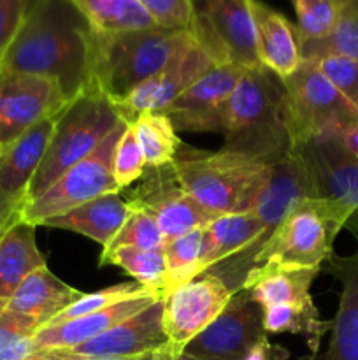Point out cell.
Wrapping results in <instances>:
<instances>
[{"mask_svg": "<svg viewBox=\"0 0 358 360\" xmlns=\"http://www.w3.org/2000/svg\"><path fill=\"white\" fill-rule=\"evenodd\" d=\"M0 150H2V148H0Z\"/></svg>", "mask_w": 358, "mask_h": 360, "instance_id": "obj_45", "label": "cell"}, {"mask_svg": "<svg viewBox=\"0 0 358 360\" xmlns=\"http://www.w3.org/2000/svg\"><path fill=\"white\" fill-rule=\"evenodd\" d=\"M91 34L114 35L154 28L142 0H72Z\"/></svg>", "mask_w": 358, "mask_h": 360, "instance_id": "obj_26", "label": "cell"}, {"mask_svg": "<svg viewBox=\"0 0 358 360\" xmlns=\"http://www.w3.org/2000/svg\"><path fill=\"white\" fill-rule=\"evenodd\" d=\"M28 0H0V63L16 37Z\"/></svg>", "mask_w": 358, "mask_h": 360, "instance_id": "obj_39", "label": "cell"}, {"mask_svg": "<svg viewBox=\"0 0 358 360\" xmlns=\"http://www.w3.org/2000/svg\"><path fill=\"white\" fill-rule=\"evenodd\" d=\"M288 352L283 347H277V345L270 343L267 338H263L260 343H256L255 347L249 350V354L246 355L244 360H286Z\"/></svg>", "mask_w": 358, "mask_h": 360, "instance_id": "obj_40", "label": "cell"}, {"mask_svg": "<svg viewBox=\"0 0 358 360\" xmlns=\"http://www.w3.org/2000/svg\"><path fill=\"white\" fill-rule=\"evenodd\" d=\"M193 6L190 34L214 65L235 63L246 70L262 67L248 0H206Z\"/></svg>", "mask_w": 358, "mask_h": 360, "instance_id": "obj_9", "label": "cell"}, {"mask_svg": "<svg viewBox=\"0 0 358 360\" xmlns=\"http://www.w3.org/2000/svg\"><path fill=\"white\" fill-rule=\"evenodd\" d=\"M192 39L190 32L160 28L98 35L90 32V83L112 104L128 97L137 86L160 72Z\"/></svg>", "mask_w": 358, "mask_h": 360, "instance_id": "obj_3", "label": "cell"}, {"mask_svg": "<svg viewBox=\"0 0 358 360\" xmlns=\"http://www.w3.org/2000/svg\"><path fill=\"white\" fill-rule=\"evenodd\" d=\"M130 213H132V207L119 197V193H109V195L90 200L69 213L49 218L42 225L83 234L91 241L98 243L102 250H105L114 241Z\"/></svg>", "mask_w": 358, "mask_h": 360, "instance_id": "obj_23", "label": "cell"}, {"mask_svg": "<svg viewBox=\"0 0 358 360\" xmlns=\"http://www.w3.org/2000/svg\"><path fill=\"white\" fill-rule=\"evenodd\" d=\"M316 65L358 111V62L346 58H326L316 62Z\"/></svg>", "mask_w": 358, "mask_h": 360, "instance_id": "obj_37", "label": "cell"}, {"mask_svg": "<svg viewBox=\"0 0 358 360\" xmlns=\"http://www.w3.org/2000/svg\"><path fill=\"white\" fill-rule=\"evenodd\" d=\"M34 352V338L0 319V360H25Z\"/></svg>", "mask_w": 358, "mask_h": 360, "instance_id": "obj_38", "label": "cell"}, {"mask_svg": "<svg viewBox=\"0 0 358 360\" xmlns=\"http://www.w3.org/2000/svg\"><path fill=\"white\" fill-rule=\"evenodd\" d=\"M160 299H164L160 292L142 290L111 308L102 309V311L90 313L86 316L58 323V326L42 327L34 336L35 350H72V348L100 336L111 327L132 319L133 315L144 311Z\"/></svg>", "mask_w": 358, "mask_h": 360, "instance_id": "obj_19", "label": "cell"}, {"mask_svg": "<svg viewBox=\"0 0 358 360\" xmlns=\"http://www.w3.org/2000/svg\"><path fill=\"white\" fill-rule=\"evenodd\" d=\"M83 294L84 292L67 285L56 274H53L48 266H44L25 278L4 309L34 320L42 329L58 313L83 297Z\"/></svg>", "mask_w": 358, "mask_h": 360, "instance_id": "obj_22", "label": "cell"}, {"mask_svg": "<svg viewBox=\"0 0 358 360\" xmlns=\"http://www.w3.org/2000/svg\"><path fill=\"white\" fill-rule=\"evenodd\" d=\"M0 236H2V234H0Z\"/></svg>", "mask_w": 358, "mask_h": 360, "instance_id": "obj_46", "label": "cell"}, {"mask_svg": "<svg viewBox=\"0 0 358 360\" xmlns=\"http://www.w3.org/2000/svg\"><path fill=\"white\" fill-rule=\"evenodd\" d=\"M154 28L167 32H190L195 18L192 0H142Z\"/></svg>", "mask_w": 358, "mask_h": 360, "instance_id": "obj_36", "label": "cell"}, {"mask_svg": "<svg viewBox=\"0 0 358 360\" xmlns=\"http://www.w3.org/2000/svg\"><path fill=\"white\" fill-rule=\"evenodd\" d=\"M350 218V211L337 200L321 197L300 200L258 253L253 269L265 264L321 269L333 255L336 238Z\"/></svg>", "mask_w": 358, "mask_h": 360, "instance_id": "obj_6", "label": "cell"}, {"mask_svg": "<svg viewBox=\"0 0 358 360\" xmlns=\"http://www.w3.org/2000/svg\"><path fill=\"white\" fill-rule=\"evenodd\" d=\"M147 290V288L140 287L137 281H130V283H118L112 285V287L102 288V290L91 292V294H83V297L77 299L76 302L69 306V308L63 309L62 313L55 316L51 322H48L46 326H58V323H65L69 320L79 319V316H86L90 313L102 311L105 308H111V306L118 304V302L125 301V299L132 297V295L139 294V292ZM44 326V327H46Z\"/></svg>", "mask_w": 358, "mask_h": 360, "instance_id": "obj_33", "label": "cell"}, {"mask_svg": "<svg viewBox=\"0 0 358 360\" xmlns=\"http://www.w3.org/2000/svg\"><path fill=\"white\" fill-rule=\"evenodd\" d=\"M25 360H76L69 350H35Z\"/></svg>", "mask_w": 358, "mask_h": 360, "instance_id": "obj_42", "label": "cell"}, {"mask_svg": "<svg viewBox=\"0 0 358 360\" xmlns=\"http://www.w3.org/2000/svg\"><path fill=\"white\" fill-rule=\"evenodd\" d=\"M137 141L146 158V169L172 165L181 148L175 127L164 112H140L133 123Z\"/></svg>", "mask_w": 358, "mask_h": 360, "instance_id": "obj_28", "label": "cell"}, {"mask_svg": "<svg viewBox=\"0 0 358 360\" xmlns=\"http://www.w3.org/2000/svg\"><path fill=\"white\" fill-rule=\"evenodd\" d=\"M288 95L293 151L309 139L325 134L343 136L358 122L354 105L330 83L312 62H304L291 76L283 79Z\"/></svg>", "mask_w": 358, "mask_h": 360, "instance_id": "obj_7", "label": "cell"}, {"mask_svg": "<svg viewBox=\"0 0 358 360\" xmlns=\"http://www.w3.org/2000/svg\"><path fill=\"white\" fill-rule=\"evenodd\" d=\"M146 172V158L137 141L135 130L126 123L125 132L118 139L112 158V174L119 190L126 188L132 183L139 181Z\"/></svg>", "mask_w": 358, "mask_h": 360, "instance_id": "obj_35", "label": "cell"}, {"mask_svg": "<svg viewBox=\"0 0 358 360\" xmlns=\"http://www.w3.org/2000/svg\"><path fill=\"white\" fill-rule=\"evenodd\" d=\"M69 102L53 77L0 72V148L13 144L42 120L58 115Z\"/></svg>", "mask_w": 358, "mask_h": 360, "instance_id": "obj_11", "label": "cell"}, {"mask_svg": "<svg viewBox=\"0 0 358 360\" xmlns=\"http://www.w3.org/2000/svg\"><path fill=\"white\" fill-rule=\"evenodd\" d=\"M319 271L265 264L246 276L242 290L263 309L279 304H309L312 302L311 285Z\"/></svg>", "mask_w": 358, "mask_h": 360, "instance_id": "obj_24", "label": "cell"}, {"mask_svg": "<svg viewBox=\"0 0 358 360\" xmlns=\"http://www.w3.org/2000/svg\"><path fill=\"white\" fill-rule=\"evenodd\" d=\"M121 122L114 104L100 91L84 90L72 98L56 116L48 150L28 192V202L42 195L60 176L93 153Z\"/></svg>", "mask_w": 358, "mask_h": 360, "instance_id": "obj_5", "label": "cell"}, {"mask_svg": "<svg viewBox=\"0 0 358 360\" xmlns=\"http://www.w3.org/2000/svg\"><path fill=\"white\" fill-rule=\"evenodd\" d=\"M132 207V206H130ZM165 238L158 227L157 220L146 211H140L132 207V213L126 218L123 227L119 229L114 241L109 245V248L102 250V253H109L116 248H140V250H154L164 248Z\"/></svg>", "mask_w": 358, "mask_h": 360, "instance_id": "obj_34", "label": "cell"}, {"mask_svg": "<svg viewBox=\"0 0 358 360\" xmlns=\"http://www.w3.org/2000/svg\"><path fill=\"white\" fill-rule=\"evenodd\" d=\"M267 338L263 308L246 290L232 295L216 316L183 352L200 360H244L256 343Z\"/></svg>", "mask_w": 358, "mask_h": 360, "instance_id": "obj_12", "label": "cell"}, {"mask_svg": "<svg viewBox=\"0 0 358 360\" xmlns=\"http://www.w3.org/2000/svg\"><path fill=\"white\" fill-rule=\"evenodd\" d=\"M314 185L316 197L332 199L351 213L346 229L358 243V157L340 141V136L325 134L309 139L300 150Z\"/></svg>", "mask_w": 358, "mask_h": 360, "instance_id": "obj_13", "label": "cell"}, {"mask_svg": "<svg viewBox=\"0 0 358 360\" xmlns=\"http://www.w3.org/2000/svg\"><path fill=\"white\" fill-rule=\"evenodd\" d=\"M213 67H216L213 60L192 35L160 72L144 81L121 102H116L114 108L119 118L130 125L140 112H161Z\"/></svg>", "mask_w": 358, "mask_h": 360, "instance_id": "obj_16", "label": "cell"}, {"mask_svg": "<svg viewBox=\"0 0 358 360\" xmlns=\"http://www.w3.org/2000/svg\"><path fill=\"white\" fill-rule=\"evenodd\" d=\"M0 72L53 77L69 101L90 83V27L72 0L28 2Z\"/></svg>", "mask_w": 358, "mask_h": 360, "instance_id": "obj_1", "label": "cell"}, {"mask_svg": "<svg viewBox=\"0 0 358 360\" xmlns=\"http://www.w3.org/2000/svg\"><path fill=\"white\" fill-rule=\"evenodd\" d=\"M121 267L128 273L140 287L147 290L160 292L164 295L165 280H167V260L164 248L140 250V248H116L109 253H102L98 266Z\"/></svg>", "mask_w": 358, "mask_h": 360, "instance_id": "obj_30", "label": "cell"}, {"mask_svg": "<svg viewBox=\"0 0 358 360\" xmlns=\"http://www.w3.org/2000/svg\"><path fill=\"white\" fill-rule=\"evenodd\" d=\"M168 345L164 329V299H160L132 319L69 350V354L76 360L123 359L161 350Z\"/></svg>", "mask_w": 358, "mask_h": 360, "instance_id": "obj_18", "label": "cell"}, {"mask_svg": "<svg viewBox=\"0 0 358 360\" xmlns=\"http://www.w3.org/2000/svg\"><path fill=\"white\" fill-rule=\"evenodd\" d=\"M56 116L42 120L0 150V234L21 220L34 176L55 130Z\"/></svg>", "mask_w": 358, "mask_h": 360, "instance_id": "obj_14", "label": "cell"}, {"mask_svg": "<svg viewBox=\"0 0 358 360\" xmlns=\"http://www.w3.org/2000/svg\"><path fill=\"white\" fill-rule=\"evenodd\" d=\"M325 271L339 281L340 294L323 360H358V252L347 257L333 253Z\"/></svg>", "mask_w": 358, "mask_h": 360, "instance_id": "obj_20", "label": "cell"}, {"mask_svg": "<svg viewBox=\"0 0 358 360\" xmlns=\"http://www.w3.org/2000/svg\"><path fill=\"white\" fill-rule=\"evenodd\" d=\"M346 0H295L297 39H321L333 30L343 14Z\"/></svg>", "mask_w": 358, "mask_h": 360, "instance_id": "obj_32", "label": "cell"}, {"mask_svg": "<svg viewBox=\"0 0 358 360\" xmlns=\"http://www.w3.org/2000/svg\"><path fill=\"white\" fill-rule=\"evenodd\" d=\"M174 360H200V359H197V357H192V355L185 354V352H179V354L175 355V359H174Z\"/></svg>", "mask_w": 358, "mask_h": 360, "instance_id": "obj_44", "label": "cell"}, {"mask_svg": "<svg viewBox=\"0 0 358 360\" xmlns=\"http://www.w3.org/2000/svg\"><path fill=\"white\" fill-rule=\"evenodd\" d=\"M265 333H291L307 336L309 350L318 354L319 341L332 329V320H323L314 302L309 304H279L263 309Z\"/></svg>", "mask_w": 358, "mask_h": 360, "instance_id": "obj_29", "label": "cell"}, {"mask_svg": "<svg viewBox=\"0 0 358 360\" xmlns=\"http://www.w3.org/2000/svg\"><path fill=\"white\" fill-rule=\"evenodd\" d=\"M125 129L126 123H119L93 153L60 176L42 195L28 202L21 213V220L37 227L49 218L69 213L98 197L119 193L112 174V158Z\"/></svg>", "mask_w": 358, "mask_h": 360, "instance_id": "obj_8", "label": "cell"}, {"mask_svg": "<svg viewBox=\"0 0 358 360\" xmlns=\"http://www.w3.org/2000/svg\"><path fill=\"white\" fill-rule=\"evenodd\" d=\"M179 352L175 350L172 345L168 347L161 348V350L157 352H150V354H144V355H135V357H123V359H104V360H174L175 355Z\"/></svg>", "mask_w": 358, "mask_h": 360, "instance_id": "obj_41", "label": "cell"}, {"mask_svg": "<svg viewBox=\"0 0 358 360\" xmlns=\"http://www.w3.org/2000/svg\"><path fill=\"white\" fill-rule=\"evenodd\" d=\"M232 299L227 285L214 274H202L164 299V329L178 352L216 320Z\"/></svg>", "mask_w": 358, "mask_h": 360, "instance_id": "obj_17", "label": "cell"}, {"mask_svg": "<svg viewBox=\"0 0 358 360\" xmlns=\"http://www.w3.org/2000/svg\"><path fill=\"white\" fill-rule=\"evenodd\" d=\"M300 60L321 62L346 58L358 62V0H346L343 14L329 35L311 41H298Z\"/></svg>", "mask_w": 358, "mask_h": 360, "instance_id": "obj_27", "label": "cell"}, {"mask_svg": "<svg viewBox=\"0 0 358 360\" xmlns=\"http://www.w3.org/2000/svg\"><path fill=\"white\" fill-rule=\"evenodd\" d=\"M244 72L235 63L213 67L161 112L181 132L223 134L228 102Z\"/></svg>", "mask_w": 358, "mask_h": 360, "instance_id": "obj_15", "label": "cell"}, {"mask_svg": "<svg viewBox=\"0 0 358 360\" xmlns=\"http://www.w3.org/2000/svg\"><path fill=\"white\" fill-rule=\"evenodd\" d=\"M256 32V48L262 67L281 79L297 70L300 65L297 28L281 13L256 0H248Z\"/></svg>", "mask_w": 358, "mask_h": 360, "instance_id": "obj_21", "label": "cell"}, {"mask_svg": "<svg viewBox=\"0 0 358 360\" xmlns=\"http://www.w3.org/2000/svg\"><path fill=\"white\" fill-rule=\"evenodd\" d=\"M126 202L157 220L165 243L197 229H206L218 218L183 188L174 165L146 169L142 183L130 193Z\"/></svg>", "mask_w": 358, "mask_h": 360, "instance_id": "obj_10", "label": "cell"}, {"mask_svg": "<svg viewBox=\"0 0 358 360\" xmlns=\"http://www.w3.org/2000/svg\"><path fill=\"white\" fill-rule=\"evenodd\" d=\"M202 238L204 229H197L188 234L171 239L164 245L165 260H167V280H165L164 299L175 288L199 278Z\"/></svg>", "mask_w": 358, "mask_h": 360, "instance_id": "obj_31", "label": "cell"}, {"mask_svg": "<svg viewBox=\"0 0 358 360\" xmlns=\"http://www.w3.org/2000/svg\"><path fill=\"white\" fill-rule=\"evenodd\" d=\"M172 165L183 188L216 217L251 210L274 169L225 150L179 151Z\"/></svg>", "mask_w": 358, "mask_h": 360, "instance_id": "obj_4", "label": "cell"}, {"mask_svg": "<svg viewBox=\"0 0 358 360\" xmlns=\"http://www.w3.org/2000/svg\"><path fill=\"white\" fill-rule=\"evenodd\" d=\"M221 150L277 164L293 151L286 88L265 67L246 70L228 102Z\"/></svg>", "mask_w": 358, "mask_h": 360, "instance_id": "obj_2", "label": "cell"}, {"mask_svg": "<svg viewBox=\"0 0 358 360\" xmlns=\"http://www.w3.org/2000/svg\"><path fill=\"white\" fill-rule=\"evenodd\" d=\"M340 141H343V144L351 151V153L358 157V122L354 123V125H351L346 132H343Z\"/></svg>", "mask_w": 358, "mask_h": 360, "instance_id": "obj_43", "label": "cell"}, {"mask_svg": "<svg viewBox=\"0 0 358 360\" xmlns=\"http://www.w3.org/2000/svg\"><path fill=\"white\" fill-rule=\"evenodd\" d=\"M35 229L20 220L0 236V311L25 278L46 266L44 255L35 243Z\"/></svg>", "mask_w": 358, "mask_h": 360, "instance_id": "obj_25", "label": "cell"}]
</instances>
